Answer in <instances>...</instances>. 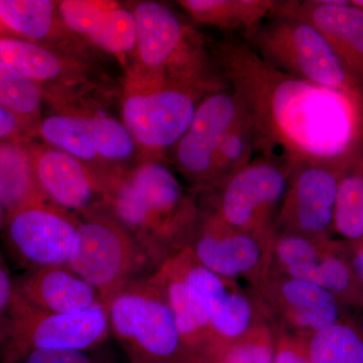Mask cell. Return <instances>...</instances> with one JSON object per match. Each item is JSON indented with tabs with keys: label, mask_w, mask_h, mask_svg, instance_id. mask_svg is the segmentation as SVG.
<instances>
[{
	"label": "cell",
	"mask_w": 363,
	"mask_h": 363,
	"mask_svg": "<svg viewBox=\"0 0 363 363\" xmlns=\"http://www.w3.org/2000/svg\"><path fill=\"white\" fill-rule=\"evenodd\" d=\"M279 1L274 0H182L178 4L191 18L225 32H241L250 39Z\"/></svg>",
	"instance_id": "7402d4cb"
},
{
	"label": "cell",
	"mask_w": 363,
	"mask_h": 363,
	"mask_svg": "<svg viewBox=\"0 0 363 363\" xmlns=\"http://www.w3.org/2000/svg\"><path fill=\"white\" fill-rule=\"evenodd\" d=\"M241 111L230 88L210 93L198 106L187 131L174 147L177 167L196 187L207 191L211 185L219 143Z\"/></svg>",
	"instance_id": "9a60e30c"
},
{
	"label": "cell",
	"mask_w": 363,
	"mask_h": 363,
	"mask_svg": "<svg viewBox=\"0 0 363 363\" xmlns=\"http://www.w3.org/2000/svg\"><path fill=\"white\" fill-rule=\"evenodd\" d=\"M150 278L168 302L192 362H204L224 342L217 335L206 303L186 278L178 255L167 259Z\"/></svg>",
	"instance_id": "ac0fdd59"
},
{
	"label": "cell",
	"mask_w": 363,
	"mask_h": 363,
	"mask_svg": "<svg viewBox=\"0 0 363 363\" xmlns=\"http://www.w3.org/2000/svg\"><path fill=\"white\" fill-rule=\"evenodd\" d=\"M362 164H363V160H362Z\"/></svg>",
	"instance_id": "60d3db41"
},
{
	"label": "cell",
	"mask_w": 363,
	"mask_h": 363,
	"mask_svg": "<svg viewBox=\"0 0 363 363\" xmlns=\"http://www.w3.org/2000/svg\"><path fill=\"white\" fill-rule=\"evenodd\" d=\"M67 267L96 290L104 305L130 281L157 269L135 236L113 215L100 210L79 223Z\"/></svg>",
	"instance_id": "8992f818"
},
{
	"label": "cell",
	"mask_w": 363,
	"mask_h": 363,
	"mask_svg": "<svg viewBox=\"0 0 363 363\" xmlns=\"http://www.w3.org/2000/svg\"><path fill=\"white\" fill-rule=\"evenodd\" d=\"M30 130V126L0 105V140L26 138Z\"/></svg>",
	"instance_id": "d590c367"
},
{
	"label": "cell",
	"mask_w": 363,
	"mask_h": 363,
	"mask_svg": "<svg viewBox=\"0 0 363 363\" xmlns=\"http://www.w3.org/2000/svg\"><path fill=\"white\" fill-rule=\"evenodd\" d=\"M362 312H363V310H362Z\"/></svg>",
	"instance_id": "b9f144b4"
},
{
	"label": "cell",
	"mask_w": 363,
	"mask_h": 363,
	"mask_svg": "<svg viewBox=\"0 0 363 363\" xmlns=\"http://www.w3.org/2000/svg\"><path fill=\"white\" fill-rule=\"evenodd\" d=\"M271 269L323 288L351 308L363 310V284L353 272L344 241L276 233Z\"/></svg>",
	"instance_id": "7c38bea8"
},
{
	"label": "cell",
	"mask_w": 363,
	"mask_h": 363,
	"mask_svg": "<svg viewBox=\"0 0 363 363\" xmlns=\"http://www.w3.org/2000/svg\"><path fill=\"white\" fill-rule=\"evenodd\" d=\"M39 135L52 149L61 150L81 162L97 157L88 125L87 117L52 116L39 125Z\"/></svg>",
	"instance_id": "4316f807"
},
{
	"label": "cell",
	"mask_w": 363,
	"mask_h": 363,
	"mask_svg": "<svg viewBox=\"0 0 363 363\" xmlns=\"http://www.w3.org/2000/svg\"><path fill=\"white\" fill-rule=\"evenodd\" d=\"M14 295L35 309L73 314L102 304L96 290L67 266L30 269L14 281Z\"/></svg>",
	"instance_id": "ffe728a7"
},
{
	"label": "cell",
	"mask_w": 363,
	"mask_h": 363,
	"mask_svg": "<svg viewBox=\"0 0 363 363\" xmlns=\"http://www.w3.org/2000/svg\"><path fill=\"white\" fill-rule=\"evenodd\" d=\"M269 65L294 77L363 98V86L347 70L314 26L279 1L274 13L245 40Z\"/></svg>",
	"instance_id": "277c9868"
},
{
	"label": "cell",
	"mask_w": 363,
	"mask_h": 363,
	"mask_svg": "<svg viewBox=\"0 0 363 363\" xmlns=\"http://www.w3.org/2000/svg\"><path fill=\"white\" fill-rule=\"evenodd\" d=\"M26 138L0 140V206L6 217L47 201L39 187Z\"/></svg>",
	"instance_id": "44dd1931"
},
{
	"label": "cell",
	"mask_w": 363,
	"mask_h": 363,
	"mask_svg": "<svg viewBox=\"0 0 363 363\" xmlns=\"http://www.w3.org/2000/svg\"><path fill=\"white\" fill-rule=\"evenodd\" d=\"M4 222H6V214H4V209L0 206V229H1Z\"/></svg>",
	"instance_id": "74e56055"
},
{
	"label": "cell",
	"mask_w": 363,
	"mask_h": 363,
	"mask_svg": "<svg viewBox=\"0 0 363 363\" xmlns=\"http://www.w3.org/2000/svg\"><path fill=\"white\" fill-rule=\"evenodd\" d=\"M274 351V332L264 323L243 337L221 344L203 363H272Z\"/></svg>",
	"instance_id": "f1b7e54d"
},
{
	"label": "cell",
	"mask_w": 363,
	"mask_h": 363,
	"mask_svg": "<svg viewBox=\"0 0 363 363\" xmlns=\"http://www.w3.org/2000/svg\"><path fill=\"white\" fill-rule=\"evenodd\" d=\"M212 56L250 119L260 156L342 174L362 161L363 98L284 73L233 38L216 43Z\"/></svg>",
	"instance_id": "6da1fadb"
},
{
	"label": "cell",
	"mask_w": 363,
	"mask_h": 363,
	"mask_svg": "<svg viewBox=\"0 0 363 363\" xmlns=\"http://www.w3.org/2000/svg\"><path fill=\"white\" fill-rule=\"evenodd\" d=\"M116 6V2L104 0H64L58 2V13L67 28L89 38L105 14Z\"/></svg>",
	"instance_id": "1f68e13d"
},
{
	"label": "cell",
	"mask_w": 363,
	"mask_h": 363,
	"mask_svg": "<svg viewBox=\"0 0 363 363\" xmlns=\"http://www.w3.org/2000/svg\"><path fill=\"white\" fill-rule=\"evenodd\" d=\"M79 223L55 205H30L6 217L7 245L28 271L67 266L77 243Z\"/></svg>",
	"instance_id": "4fadbf2b"
},
{
	"label": "cell",
	"mask_w": 363,
	"mask_h": 363,
	"mask_svg": "<svg viewBox=\"0 0 363 363\" xmlns=\"http://www.w3.org/2000/svg\"><path fill=\"white\" fill-rule=\"evenodd\" d=\"M0 61L39 85L56 80L65 72L63 60L51 50L13 35L0 38Z\"/></svg>",
	"instance_id": "603a6c76"
},
{
	"label": "cell",
	"mask_w": 363,
	"mask_h": 363,
	"mask_svg": "<svg viewBox=\"0 0 363 363\" xmlns=\"http://www.w3.org/2000/svg\"><path fill=\"white\" fill-rule=\"evenodd\" d=\"M211 91L197 86L138 81L123 104V124L138 145L155 152L174 147Z\"/></svg>",
	"instance_id": "30bf717a"
},
{
	"label": "cell",
	"mask_w": 363,
	"mask_h": 363,
	"mask_svg": "<svg viewBox=\"0 0 363 363\" xmlns=\"http://www.w3.org/2000/svg\"><path fill=\"white\" fill-rule=\"evenodd\" d=\"M104 306L111 332L130 363H193L150 274L130 281Z\"/></svg>",
	"instance_id": "5b68a950"
},
{
	"label": "cell",
	"mask_w": 363,
	"mask_h": 363,
	"mask_svg": "<svg viewBox=\"0 0 363 363\" xmlns=\"http://www.w3.org/2000/svg\"><path fill=\"white\" fill-rule=\"evenodd\" d=\"M14 281L0 255V351L9 336L11 322V305L13 300Z\"/></svg>",
	"instance_id": "e575fe53"
},
{
	"label": "cell",
	"mask_w": 363,
	"mask_h": 363,
	"mask_svg": "<svg viewBox=\"0 0 363 363\" xmlns=\"http://www.w3.org/2000/svg\"><path fill=\"white\" fill-rule=\"evenodd\" d=\"M107 204L157 267L186 247L200 211L175 174L157 161L117 181Z\"/></svg>",
	"instance_id": "7a4b0ae2"
},
{
	"label": "cell",
	"mask_w": 363,
	"mask_h": 363,
	"mask_svg": "<svg viewBox=\"0 0 363 363\" xmlns=\"http://www.w3.org/2000/svg\"><path fill=\"white\" fill-rule=\"evenodd\" d=\"M6 35H9V32H7L6 28H4V25H2L1 21H0V38L6 37Z\"/></svg>",
	"instance_id": "f35d334b"
},
{
	"label": "cell",
	"mask_w": 363,
	"mask_h": 363,
	"mask_svg": "<svg viewBox=\"0 0 363 363\" xmlns=\"http://www.w3.org/2000/svg\"><path fill=\"white\" fill-rule=\"evenodd\" d=\"M87 118L91 142L97 157L107 161L121 162L135 154V138L123 123L105 116Z\"/></svg>",
	"instance_id": "f546056e"
},
{
	"label": "cell",
	"mask_w": 363,
	"mask_h": 363,
	"mask_svg": "<svg viewBox=\"0 0 363 363\" xmlns=\"http://www.w3.org/2000/svg\"><path fill=\"white\" fill-rule=\"evenodd\" d=\"M111 333L104 304L73 314H55L35 309L13 293L9 336L0 360L20 363L35 350H91Z\"/></svg>",
	"instance_id": "ba28073f"
},
{
	"label": "cell",
	"mask_w": 363,
	"mask_h": 363,
	"mask_svg": "<svg viewBox=\"0 0 363 363\" xmlns=\"http://www.w3.org/2000/svg\"><path fill=\"white\" fill-rule=\"evenodd\" d=\"M136 35L135 13L116 6L105 14L88 39L104 51L124 55L135 50Z\"/></svg>",
	"instance_id": "4dcf8cb0"
},
{
	"label": "cell",
	"mask_w": 363,
	"mask_h": 363,
	"mask_svg": "<svg viewBox=\"0 0 363 363\" xmlns=\"http://www.w3.org/2000/svg\"><path fill=\"white\" fill-rule=\"evenodd\" d=\"M30 150L40 191L55 206L89 215L108 201L111 186L95 178L76 157L52 147Z\"/></svg>",
	"instance_id": "e0dca14e"
},
{
	"label": "cell",
	"mask_w": 363,
	"mask_h": 363,
	"mask_svg": "<svg viewBox=\"0 0 363 363\" xmlns=\"http://www.w3.org/2000/svg\"><path fill=\"white\" fill-rule=\"evenodd\" d=\"M272 240L234 229L204 206L185 248L205 269L253 289L271 271Z\"/></svg>",
	"instance_id": "8fae6325"
},
{
	"label": "cell",
	"mask_w": 363,
	"mask_h": 363,
	"mask_svg": "<svg viewBox=\"0 0 363 363\" xmlns=\"http://www.w3.org/2000/svg\"><path fill=\"white\" fill-rule=\"evenodd\" d=\"M312 363H363V327L353 318L306 339Z\"/></svg>",
	"instance_id": "cb8c5ba5"
},
{
	"label": "cell",
	"mask_w": 363,
	"mask_h": 363,
	"mask_svg": "<svg viewBox=\"0 0 363 363\" xmlns=\"http://www.w3.org/2000/svg\"><path fill=\"white\" fill-rule=\"evenodd\" d=\"M250 290L272 330L292 337L306 340L352 318V309L334 294L272 269Z\"/></svg>",
	"instance_id": "9c48e42d"
},
{
	"label": "cell",
	"mask_w": 363,
	"mask_h": 363,
	"mask_svg": "<svg viewBox=\"0 0 363 363\" xmlns=\"http://www.w3.org/2000/svg\"><path fill=\"white\" fill-rule=\"evenodd\" d=\"M351 4L363 9V0H350Z\"/></svg>",
	"instance_id": "ab89813d"
},
{
	"label": "cell",
	"mask_w": 363,
	"mask_h": 363,
	"mask_svg": "<svg viewBox=\"0 0 363 363\" xmlns=\"http://www.w3.org/2000/svg\"><path fill=\"white\" fill-rule=\"evenodd\" d=\"M58 2L0 0V21L9 35L30 42L47 39L54 30Z\"/></svg>",
	"instance_id": "d4e9b609"
},
{
	"label": "cell",
	"mask_w": 363,
	"mask_h": 363,
	"mask_svg": "<svg viewBox=\"0 0 363 363\" xmlns=\"http://www.w3.org/2000/svg\"><path fill=\"white\" fill-rule=\"evenodd\" d=\"M293 169L279 160L257 157L207 191L205 207L234 229L274 238Z\"/></svg>",
	"instance_id": "52a82bcc"
},
{
	"label": "cell",
	"mask_w": 363,
	"mask_h": 363,
	"mask_svg": "<svg viewBox=\"0 0 363 363\" xmlns=\"http://www.w3.org/2000/svg\"><path fill=\"white\" fill-rule=\"evenodd\" d=\"M274 332V351L272 363H312L305 339Z\"/></svg>",
	"instance_id": "836d02e7"
},
{
	"label": "cell",
	"mask_w": 363,
	"mask_h": 363,
	"mask_svg": "<svg viewBox=\"0 0 363 363\" xmlns=\"http://www.w3.org/2000/svg\"><path fill=\"white\" fill-rule=\"evenodd\" d=\"M177 255L186 278L206 303L217 335L224 343L243 337L267 323L250 288L205 269L186 248Z\"/></svg>",
	"instance_id": "2e32d148"
},
{
	"label": "cell",
	"mask_w": 363,
	"mask_h": 363,
	"mask_svg": "<svg viewBox=\"0 0 363 363\" xmlns=\"http://www.w3.org/2000/svg\"><path fill=\"white\" fill-rule=\"evenodd\" d=\"M90 350H44L30 352L23 363H112Z\"/></svg>",
	"instance_id": "d6a6232c"
},
{
	"label": "cell",
	"mask_w": 363,
	"mask_h": 363,
	"mask_svg": "<svg viewBox=\"0 0 363 363\" xmlns=\"http://www.w3.org/2000/svg\"><path fill=\"white\" fill-rule=\"evenodd\" d=\"M344 245L353 272L363 284V236L355 240L344 241Z\"/></svg>",
	"instance_id": "8d00e7d4"
},
{
	"label": "cell",
	"mask_w": 363,
	"mask_h": 363,
	"mask_svg": "<svg viewBox=\"0 0 363 363\" xmlns=\"http://www.w3.org/2000/svg\"><path fill=\"white\" fill-rule=\"evenodd\" d=\"M342 175L320 164L294 169L277 217L276 233L302 238L333 235L334 209Z\"/></svg>",
	"instance_id": "5bb4252c"
},
{
	"label": "cell",
	"mask_w": 363,
	"mask_h": 363,
	"mask_svg": "<svg viewBox=\"0 0 363 363\" xmlns=\"http://www.w3.org/2000/svg\"><path fill=\"white\" fill-rule=\"evenodd\" d=\"M289 9L323 35L363 86V9L350 0L289 1Z\"/></svg>",
	"instance_id": "d6986e66"
},
{
	"label": "cell",
	"mask_w": 363,
	"mask_h": 363,
	"mask_svg": "<svg viewBox=\"0 0 363 363\" xmlns=\"http://www.w3.org/2000/svg\"><path fill=\"white\" fill-rule=\"evenodd\" d=\"M136 47L140 82L229 89L204 40L169 7L156 1L136 6Z\"/></svg>",
	"instance_id": "3957f363"
},
{
	"label": "cell",
	"mask_w": 363,
	"mask_h": 363,
	"mask_svg": "<svg viewBox=\"0 0 363 363\" xmlns=\"http://www.w3.org/2000/svg\"><path fill=\"white\" fill-rule=\"evenodd\" d=\"M253 135L252 124L245 111H241L219 143L212 171L211 190L252 161Z\"/></svg>",
	"instance_id": "83f0119b"
},
{
	"label": "cell",
	"mask_w": 363,
	"mask_h": 363,
	"mask_svg": "<svg viewBox=\"0 0 363 363\" xmlns=\"http://www.w3.org/2000/svg\"><path fill=\"white\" fill-rule=\"evenodd\" d=\"M333 233L344 241L355 240L363 236L362 161L339 179Z\"/></svg>",
	"instance_id": "484cf974"
}]
</instances>
